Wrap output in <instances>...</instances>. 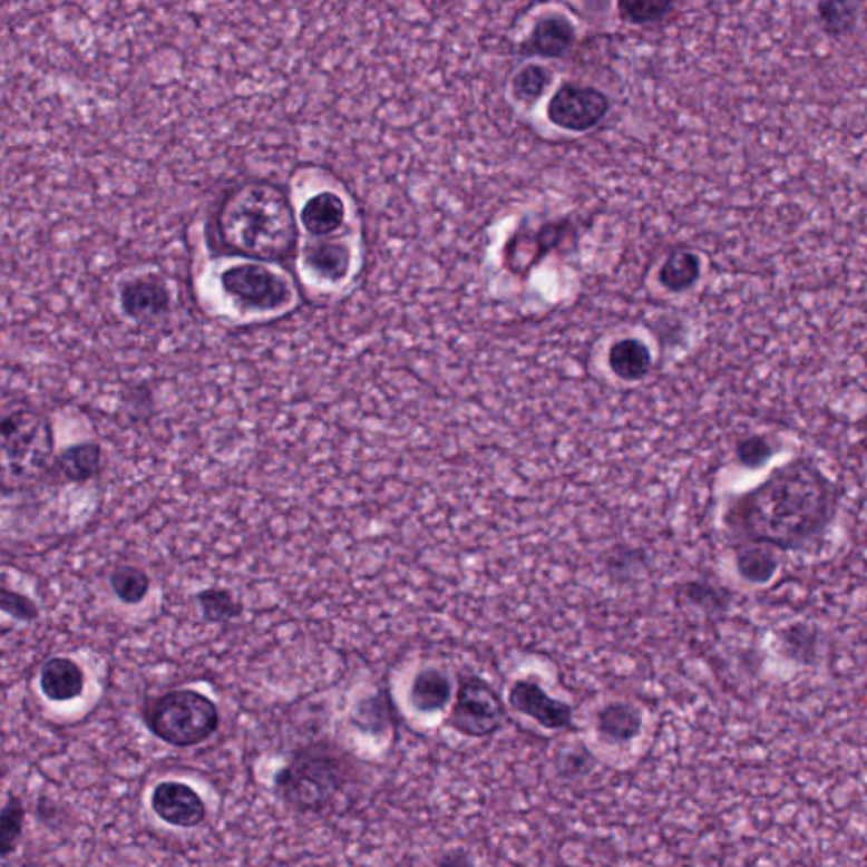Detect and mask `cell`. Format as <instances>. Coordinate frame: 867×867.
Instances as JSON below:
<instances>
[{"label": "cell", "instance_id": "4fadbf2b", "mask_svg": "<svg viewBox=\"0 0 867 867\" xmlns=\"http://www.w3.org/2000/svg\"><path fill=\"white\" fill-rule=\"evenodd\" d=\"M120 302L127 315L138 321H152L163 318L169 311L172 295L162 280L143 276L123 286Z\"/></svg>", "mask_w": 867, "mask_h": 867}, {"label": "cell", "instance_id": "1f68e13d", "mask_svg": "<svg viewBox=\"0 0 867 867\" xmlns=\"http://www.w3.org/2000/svg\"><path fill=\"white\" fill-rule=\"evenodd\" d=\"M0 606H2L4 614L11 615L19 622H32L39 617L38 605L31 598L8 588H2Z\"/></svg>", "mask_w": 867, "mask_h": 867}, {"label": "cell", "instance_id": "d4e9b609", "mask_svg": "<svg viewBox=\"0 0 867 867\" xmlns=\"http://www.w3.org/2000/svg\"><path fill=\"white\" fill-rule=\"evenodd\" d=\"M684 596L691 605L699 606L700 611L709 615H723L730 611L733 595L729 588L710 582H690L684 585Z\"/></svg>", "mask_w": 867, "mask_h": 867}, {"label": "cell", "instance_id": "8992f818", "mask_svg": "<svg viewBox=\"0 0 867 867\" xmlns=\"http://www.w3.org/2000/svg\"><path fill=\"white\" fill-rule=\"evenodd\" d=\"M276 788L293 807L318 810L338 791V766L321 756H302L279 772Z\"/></svg>", "mask_w": 867, "mask_h": 867}, {"label": "cell", "instance_id": "2e32d148", "mask_svg": "<svg viewBox=\"0 0 867 867\" xmlns=\"http://www.w3.org/2000/svg\"><path fill=\"white\" fill-rule=\"evenodd\" d=\"M103 449L96 442H84L64 449L51 462L53 478L68 484H85L99 475Z\"/></svg>", "mask_w": 867, "mask_h": 867}, {"label": "cell", "instance_id": "9a60e30c", "mask_svg": "<svg viewBox=\"0 0 867 867\" xmlns=\"http://www.w3.org/2000/svg\"><path fill=\"white\" fill-rule=\"evenodd\" d=\"M39 688L51 702H71L84 693V670L68 657H51L42 664Z\"/></svg>", "mask_w": 867, "mask_h": 867}, {"label": "cell", "instance_id": "836d02e7", "mask_svg": "<svg viewBox=\"0 0 867 867\" xmlns=\"http://www.w3.org/2000/svg\"><path fill=\"white\" fill-rule=\"evenodd\" d=\"M565 771L572 772V775H576V772H585L588 771V756L586 754H579V752H569V754H566L565 758Z\"/></svg>", "mask_w": 867, "mask_h": 867}, {"label": "cell", "instance_id": "f1b7e54d", "mask_svg": "<svg viewBox=\"0 0 867 867\" xmlns=\"http://www.w3.org/2000/svg\"><path fill=\"white\" fill-rule=\"evenodd\" d=\"M569 231V221H557V223L546 224V226L539 227L536 234L529 236V234L518 233L517 236L526 243L534 244L533 254H530L529 272L537 265V263L546 256L551 251L556 250L566 234Z\"/></svg>", "mask_w": 867, "mask_h": 867}, {"label": "cell", "instance_id": "cb8c5ba5", "mask_svg": "<svg viewBox=\"0 0 867 867\" xmlns=\"http://www.w3.org/2000/svg\"><path fill=\"white\" fill-rule=\"evenodd\" d=\"M197 602L204 617L214 624L234 621L243 614L240 600H236L231 590L220 588V586L217 588L212 586L198 593Z\"/></svg>", "mask_w": 867, "mask_h": 867}, {"label": "cell", "instance_id": "603a6c76", "mask_svg": "<svg viewBox=\"0 0 867 867\" xmlns=\"http://www.w3.org/2000/svg\"><path fill=\"white\" fill-rule=\"evenodd\" d=\"M110 588L126 605H138L149 592V576L145 569L133 565H120L110 573Z\"/></svg>", "mask_w": 867, "mask_h": 867}, {"label": "cell", "instance_id": "30bf717a", "mask_svg": "<svg viewBox=\"0 0 867 867\" xmlns=\"http://www.w3.org/2000/svg\"><path fill=\"white\" fill-rule=\"evenodd\" d=\"M152 808L163 821L182 829L197 827L207 815V808L197 791L177 781H165L155 788Z\"/></svg>", "mask_w": 867, "mask_h": 867}, {"label": "cell", "instance_id": "9c48e42d", "mask_svg": "<svg viewBox=\"0 0 867 867\" xmlns=\"http://www.w3.org/2000/svg\"><path fill=\"white\" fill-rule=\"evenodd\" d=\"M508 707L546 730H565L573 725V709L563 700L547 695L536 681L518 680L508 691Z\"/></svg>", "mask_w": 867, "mask_h": 867}, {"label": "cell", "instance_id": "ba28073f", "mask_svg": "<svg viewBox=\"0 0 867 867\" xmlns=\"http://www.w3.org/2000/svg\"><path fill=\"white\" fill-rule=\"evenodd\" d=\"M221 282L234 300L256 311H275L290 299L285 280L279 273L254 263L227 269Z\"/></svg>", "mask_w": 867, "mask_h": 867}, {"label": "cell", "instance_id": "6da1fadb", "mask_svg": "<svg viewBox=\"0 0 867 867\" xmlns=\"http://www.w3.org/2000/svg\"><path fill=\"white\" fill-rule=\"evenodd\" d=\"M839 501L836 481L815 459L800 456L733 497L723 526L736 546L762 544L783 553H814L826 543Z\"/></svg>", "mask_w": 867, "mask_h": 867}, {"label": "cell", "instance_id": "44dd1931", "mask_svg": "<svg viewBox=\"0 0 867 867\" xmlns=\"http://www.w3.org/2000/svg\"><path fill=\"white\" fill-rule=\"evenodd\" d=\"M345 208L341 198L331 192L315 195L302 208V224L318 237L335 233L344 223Z\"/></svg>", "mask_w": 867, "mask_h": 867}, {"label": "cell", "instance_id": "4316f807", "mask_svg": "<svg viewBox=\"0 0 867 867\" xmlns=\"http://www.w3.org/2000/svg\"><path fill=\"white\" fill-rule=\"evenodd\" d=\"M551 84V75L540 65H527L515 74L512 80V94L515 100L523 104H534L544 96Z\"/></svg>", "mask_w": 867, "mask_h": 867}, {"label": "cell", "instance_id": "8fae6325", "mask_svg": "<svg viewBox=\"0 0 867 867\" xmlns=\"http://www.w3.org/2000/svg\"><path fill=\"white\" fill-rule=\"evenodd\" d=\"M644 729V715L627 702L606 703L596 712L595 732L606 748H627Z\"/></svg>", "mask_w": 867, "mask_h": 867}, {"label": "cell", "instance_id": "7a4b0ae2", "mask_svg": "<svg viewBox=\"0 0 867 867\" xmlns=\"http://www.w3.org/2000/svg\"><path fill=\"white\" fill-rule=\"evenodd\" d=\"M215 234L233 254L279 262L295 250V215L279 187L250 182L224 198L215 217Z\"/></svg>", "mask_w": 867, "mask_h": 867}, {"label": "cell", "instance_id": "5b68a950", "mask_svg": "<svg viewBox=\"0 0 867 867\" xmlns=\"http://www.w3.org/2000/svg\"><path fill=\"white\" fill-rule=\"evenodd\" d=\"M505 703L498 691L480 676L462 678L449 710V729L468 739H487L504 725Z\"/></svg>", "mask_w": 867, "mask_h": 867}, {"label": "cell", "instance_id": "5bb4252c", "mask_svg": "<svg viewBox=\"0 0 867 867\" xmlns=\"http://www.w3.org/2000/svg\"><path fill=\"white\" fill-rule=\"evenodd\" d=\"M455 699L451 678L445 671L429 668L413 676L409 688V703L419 715L429 717L445 712Z\"/></svg>", "mask_w": 867, "mask_h": 867}, {"label": "cell", "instance_id": "d6a6232c", "mask_svg": "<svg viewBox=\"0 0 867 867\" xmlns=\"http://www.w3.org/2000/svg\"><path fill=\"white\" fill-rule=\"evenodd\" d=\"M436 867H476V863L468 849L455 846L436 857Z\"/></svg>", "mask_w": 867, "mask_h": 867}, {"label": "cell", "instance_id": "3957f363", "mask_svg": "<svg viewBox=\"0 0 867 867\" xmlns=\"http://www.w3.org/2000/svg\"><path fill=\"white\" fill-rule=\"evenodd\" d=\"M148 729L166 744L191 748L207 741L220 729V710L195 690L168 691L145 710Z\"/></svg>", "mask_w": 867, "mask_h": 867}, {"label": "cell", "instance_id": "f546056e", "mask_svg": "<svg viewBox=\"0 0 867 867\" xmlns=\"http://www.w3.org/2000/svg\"><path fill=\"white\" fill-rule=\"evenodd\" d=\"M617 9L622 21L645 26L663 21L670 14L673 4L666 0H644V2H618Z\"/></svg>", "mask_w": 867, "mask_h": 867}, {"label": "cell", "instance_id": "d6986e66", "mask_svg": "<svg viewBox=\"0 0 867 867\" xmlns=\"http://www.w3.org/2000/svg\"><path fill=\"white\" fill-rule=\"evenodd\" d=\"M736 569L744 582L764 586L779 572V557L775 549L762 544H739L736 546Z\"/></svg>", "mask_w": 867, "mask_h": 867}, {"label": "cell", "instance_id": "7c38bea8", "mask_svg": "<svg viewBox=\"0 0 867 867\" xmlns=\"http://www.w3.org/2000/svg\"><path fill=\"white\" fill-rule=\"evenodd\" d=\"M575 26L563 16H547L534 26L520 45L524 57L563 58L575 47Z\"/></svg>", "mask_w": 867, "mask_h": 867}, {"label": "cell", "instance_id": "484cf974", "mask_svg": "<svg viewBox=\"0 0 867 867\" xmlns=\"http://www.w3.org/2000/svg\"><path fill=\"white\" fill-rule=\"evenodd\" d=\"M859 6L854 2H820L817 6V18L821 29L827 35L846 36L856 28Z\"/></svg>", "mask_w": 867, "mask_h": 867}, {"label": "cell", "instance_id": "4dcf8cb0", "mask_svg": "<svg viewBox=\"0 0 867 867\" xmlns=\"http://www.w3.org/2000/svg\"><path fill=\"white\" fill-rule=\"evenodd\" d=\"M26 811L18 797H11L2 808L0 818V840H2V856L8 857L14 850L22 826H25Z\"/></svg>", "mask_w": 867, "mask_h": 867}, {"label": "cell", "instance_id": "7402d4cb", "mask_svg": "<svg viewBox=\"0 0 867 867\" xmlns=\"http://www.w3.org/2000/svg\"><path fill=\"white\" fill-rule=\"evenodd\" d=\"M700 257L690 251H676L661 266L660 282L670 292L680 293L695 285L700 279Z\"/></svg>", "mask_w": 867, "mask_h": 867}, {"label": "cell", "instance_id": "ffe728a7", "mask_svg": "<svg viewBox=\"0 0 867 867\" xmlns=\"http://www.w3.org/2000/svg\"><path fill=\"white\" fill-rule=\"evenodd\" d=\"M608 367L621 380L639 381L651 371L653 357L647 345L639 339H622L608 351Z\"/></svg>", "mask_w": 867, "mask_h": 867}, {"label": "cell", "instance_id": "ac0fdd59", "mask_svg": "<svg viewBox=\"0 0 867 867\" xmlns=\"http://www.w3.org/2000/svg\"><path fill=\"white\" fill-rule=\"evenodd\" d=\"M305 263L315 275L339 282L350 272L351 250L341 241L318 240L305 247Z\"/></svg>", "mask_w": 867, "mask_h": 867}, {"label": "cell", "instance_id": "277c9868", "mask_svg": "<svg viewBox=\"0 0 867 867\" xmlns=\"http://www.w3.org/2000/svg\"><path fill=\"white\" fill-rule=\"evenodd\" d=\"M2 451L18 476L48 469L53 456L50 420L29 410H18L2 420Z\"/></svg>", "mask_w": 867, "mask_h": 867}, {"label": "cell", "instance_id": "52a82bcc", "mask_svg": "<svg viewBox=\"0 0 867 867\" xmlns=\"http://www.w3.org/2000/svg\"><path fill=\"white\" fill-rule=\"evenodd\" d=\"M611 110V100L595 87L565 84L547 104V119L553 126L572 133L592 131Z\"/></svg>", "mask_w": 867, "mask_h": 867}, {"label": "cell", "instance_id": "83f0119b", "mask_svg": "<svg viewBox=\"0 0 867 867\" xmlns=\"http://www.w3.org/2000/svg\"><path fill=\"white\" fill-rule=\"evenodd\" d=\"M778 448L775 442L762 436V434H751L748 438L741 439L736 446L737 461L742 468L758 471L766 468L775 458Z\"/></svg>", "mask_w": 867, "mask_h": 867}, {"label": "cell", "instance_id": "e0dca14e", "mask_svg": "<svg viewBox=\"0 0 867 867\" xmlns=\"http://www.w3.org/2000/svg\"><path fill=\"white\" fill-rule=\"evenodd\" d=\"M776 647L785 660L814 666L820 653V631L807 622H793L776 632Z\"/></svg>", "mask_w": 867, "mask_h": 867}]
</instances>
